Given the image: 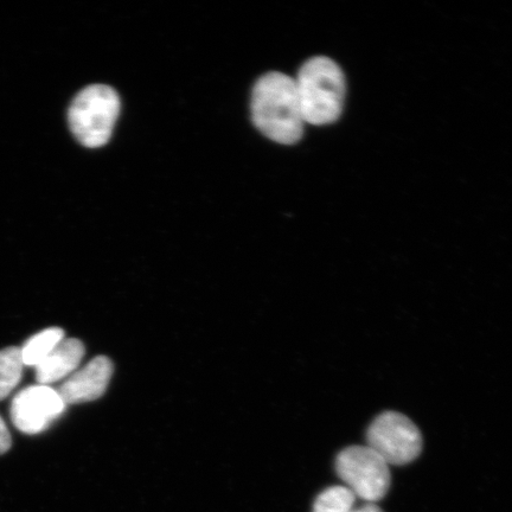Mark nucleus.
Here are the masks:
<instances>
[{
    "label": "nucleus",
    "mask_w": 512,
    "mask_h": 512,
    "mask_svg": "<svg viewBox=\"0 0 512 512\" xmlns=\"http://www.w3.org/2000/svg\"><path fill=\"white\" fill-rule=\"evenodd\" d=\"M356 496L347 486H332L320 494L313 505V512H350Z\"/></svg>",
    "instance_id": "11"
},
{
    "label": "nucleus",
    "mask_w": 512,
    "mask_h": 512,
    "mask_svg": "<svg viewBox=\"0 0 512 512\" xmlns=\"http://www.w3.org/2000/svg\"><path fill=\"white\" fill-rule=\"evenodd\" d=\"M294 81L305 123L317 126L335 123L345 98V79L338 64L329 57H313L300 68Z\"/></svg>",
    "instance_id": "2"
},
{
    "label": "nucleus",
    "mask_w": 512,
    "mask_h": 512,
    "mask_svg": "<svg viewBox=\"0 0 512 512\" xmlns=\"http://www.w3.org/2000/svg\"><path fill=\"white\" fill-rule=\"evenodd\" d=\"M12 445L11 434L2 416H0V456L8 452Z\"/></svg>",
    "instance_id": "12"
},
{
    "label": "nucleus",
    "mask_w": 512,
    "mask_h": 512,
    "mask_svg": "<svg viewBox=\"0 0 512 512\" xmlns=\"http://www.w3.org/2000/svg\"><path fill=\"white\" fill-rule=\"evenodd\" d=\"M112 375L113 364L110 358L98 356L86 367L70 375L57 393L66 406L98 400L105 394Z\"/></svg>",
    "instance_id": "7"
},
{
    "label": "nucleus",
    "mask_w": 512,
    "mask_h": 512,
    "mask_svg": "<svg viewBox=\"0 0 512 512\" xmlns=\"http://www.w3.org/2000/svg\"><path fill=\"white\" fill-rule=\"evenodd\" d=\"M120 106L119 95L110 86H88L70 104V130L83 146L98 149L111 139Z\"/></svg>",
    "instance_id": "3"
},
{
    "label": "nucleus",
    "mask_w": 512,
    "mask_h": 512,
    "mask_svg": "<svg viewBox=\"0 0 512 512\" xmlns=\"http://www.w3.org/2000/svg\"><path fill=\"white\" fill-rule=\"evenodd\" d=\"M64 408L66 405L57 390L37 384L24 388L12 400L11 420L17 430L34 435L46 431Z\"/></svg>",
    "instance_id": "6"
},
{
    "label": "nucleus",
    "mask_w": 512,
    "mask_h": 512,
    "mask_svg": "<svg viewBox=\"0 0 512 512\" xmlns=\"http://www.w3.org/2000/svg\"><path fill=\"white\" fill-rule=\"evenodd\" d=\"M22 349L9 347L0 350V401L8 398L23 375Z\"/></svg>",
    "instance_id": "10"
},
{
    "label": "nucleus",
    "mask_w": 512,
    "mask_h": 512,
    "mask_svg": "<svg viewBox=\"0 0 512 512\" xmlns=\"http://www.w3.org/2000/svg\"><path fill=\"white\" fill-rule=\"evenodd\" d=\"M85 345L76 338H64L57 347L36 366V379L41 386L59 382L79 368Z\"/></svg>",
    "instance_id": "8"
},
{
    "label": "nucleus",
    "mask_w": 512,
    "mask_h": 512,
    "mask_svg": "<svg viewBox=\"0 0 512 512\" xmlns=\"http://www.w3.org/2000/svg\"><path fill=\"white\" fill-rule=\"evenodd\" d=\"M252 119L258 130L275 143L292 145L303 137L305 119L296 81L283 73H268L255 83Z\"/></svg>",
    "instance_id": "1"
},
{
    "label": "nucleus",
    "mask_w": 512,
    "mask_h": 512,
    "mask_svg": "<svg viewBox=\"0 0 512 512\" xmlns=\"http://www.w3.org/2000/svg\"><path fill=\"white\" fill-rule=\"evenodd\" d=\"M350 512H382V510L377 505L369 503L360 509H352Z\"/></svg>",
    "instance_id": "13"
},
{
    "label": "nucleus",
    "mask_w": 512,
    "mask_h": 512,
    "mask_svg": "<svg viewBox=\"0 0 512 512\" xmlns=\"http://www.w3.org/2000/svg\"><path fill=\"white\" fill-rule=\"evenodd\" d=\"M336 471L352 494L368 503L387 495L390 486L389 465L369 446H351L338 454Z\"/></svg>",
    "instance_id": "4"
},
{
    "label": "nucleus",
    "mask_w": 512,
    "mask_h": 512,
    "mask_svg": "<svg viewBox=\"0 0 512 512\" xmlns=\"http://www.w3.org/2000/svg\"><path fill=\"white\" fill-rule=\"evenodd\" d=\"M368 446L381 456L388 465H406L420 456L422 437L407 416L383 413L370 425L367 433Z\"/></svg>",
    "instance_id": "5"
},
{
    "label": "nucleus",
    "mask_w": 512,
    "mask_h": 512,
    "mask_svg": "<svg viewBox=\"0 0 512 512\" xmlns=\"http://www.w3.org/2000/svg\"><path fill=\"white\" fill-rule=\"evenodd\" d=\"M63 339L64 331L60 328H49L32 336L21 348L24 366H38Z\"/></svg>",
    "instance_id": "9"
}]
</instances>
